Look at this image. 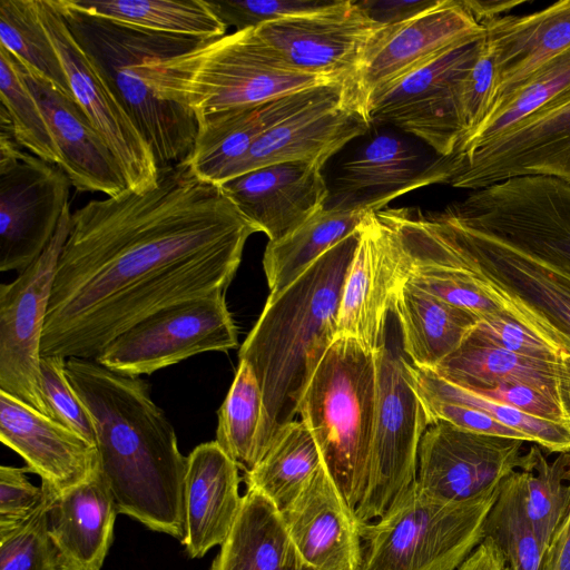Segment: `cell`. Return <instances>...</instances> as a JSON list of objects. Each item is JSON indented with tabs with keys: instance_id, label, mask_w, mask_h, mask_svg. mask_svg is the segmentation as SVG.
Wrapping results in <instances>:
<instances>
[{
	"instance_id": "6da1fadb",
	"label": "cell",
	"mask_w": 570,
	"mask_h": 570,
	"mask_svg": "<svg viewBox=\"0 0 570 570\" xmlns=\"http://www.w3.org/2000/svg\"><path fill=\"white\" fill-rule=\"evenodd\" d=\"M258 233L186 163L142 193L71 214L56 268L42 355L96 360L120 334L171 305L225 292Z\"/></svg>"
},
{
	"instance_id": "7a4b0ae2",
	"label": "cell",
	"mask_w": 570,
	"mask_h": 570,
	"mask_svg": "<svg viewBox=\"0 0 570 570\" xmlns=\"http://www.w3.org/2000/svg\"><path fill=\"white\" fill-rule=\"evenodd\" d=\"M66 374L94 420L99 466L118 513L183 541L187 456L148 383L76 357L67 358Z\"/></svg>"
},
{
	"instance_id": "3957f363",
	"label": "cell",
	"mask_w": 570,
	"mask_h": 570,
	"mask_svg": "<svg viewBox=\"0 0 570 570\" xmlns=\"http://www.w3.org/2000/svg\"><path fill=\"white\" fill-rule=\"evenodd\" d=\"M360 227L281 293L267 297L239 348L238 358L249 363L263 393V455L277 431L294 420L312 375L336 338L342 291Z\"/></svg>"
},
{
	"instance_id": "277c9868",
	"label": "cell",
	"mask_w": 570,
	"mask_h": 570,
	"mask_svg": "<svg viewBox=\"0 0 570 570\" xmlns=\"http://www.w3.org/2000/svg\"><path fill=\"white\" fill-rule=\"evenodd\" d=\"M73 38L153 149L159 169L190 157L198 122L194 112L158 98L141 76L153 59L181 55L200 39L145 30L56 0Z\"/></svg>"
},
{
	"instance_id": "5b68a950",
	"label": "cell",
	"mask_w": 570,
	"mask_h": 570,
	"mask_svg": "<svg viewBox=\"0 0 570 570\" xmlns=\"http://www.w3.org/2000/svg\"><path fill=\"white\" fill-rule=\"evenodd\" d=\"M141 76L158 98L191 110L197 120L346 82L287 66L255 28L203 40L181 55L149 60L141 66Z\"/></svg>"
},
{
	"instance_id": "8992f818",
	"label": "cell",
	"mask_w": 570,
	"mask_h": 570,
	"mask_svg": "<svg viewBox=\"0 0 570 570\" xmlns=\"http://www.w3.org/2000/svg\"><path fill=\"white\" fill-rule=\"evenodd\" d=\"M375 403V354L352 338L336 337L312 375L297 414L354 511L368 478Z\"/></svg>"
},
{
	"instance_id": "52a82bcc",
	"label": "cell",
	"mask_w": 570,
	"mask_h": 570,
	"mask_svg": "<svg viewBox=\"0 0 570 570\" xmlns=\"http://www.w3.org/2000/svg\"><path fill=\"white\" fill-rule=\"evenodd\" d=\"M500 490L445 502L422 493L415 482L389 513L360 525L358 570H458L484 539V522Z\"/></svg>"
},
{
	"instance_id": "ba28073f",
	"label": "cell",
	"mask_w": 570,
	"mask_h": 570,
	"mask_svg": "<svg viewBox=\"0 0 570 570\" xmlns=\"http://www.w3.org/2000/svg\"><path fill=\"white\" fill-rule=\"evenodd\" d=\"M474 278L521 324L570 354V272L549 266L436 213Z\"/></svg>"
},
{
	"instance_id": "9c48e42d",
	"label": "cell",
	"mask_w": 570,
	"mask_h": 570,
	"mask_svg": "<svg viewBox=\"0 0 570 570\" xmlns=\"http://www.w3.org/2000/svg\"><path fill=\"white\" fill-rule=\"evenodd\" d=\"M446 209L462 225L570 272V184L543 176L510 178Z\"/></svg>"
},
{
	"instance_id": "30bf717a",
	"label": "cell",
	"mask_w": 570,
	"mask_h": 570,
	"mask_svg": "<svg viewBox=\"0 0 570 570\" xmlns=\"http://www.w3.org/2000/svg\"><path fill=\"white\" fill-rule=\"evenodd\" d=\"M374 354L375 416L367 483L355 510L358 525L389 513L414 487L419 446L429 428L403 352L386 342Z\"/></svg>"
},
{
	"instance_id": "8fae6325",
	"label": "cell",
	"mask_w": 570,
	"mask_h": 570,
	"mask_svg": "<svg viewBox=\"0 0 570 570\" xmlns=\"http://www.w3.org/2000/svg\"><path fill=\"white\" fill-rule=\"evenodd\" d=\"M485 38L484 29L373 96L366 107L371 125L392 124L441 157L452 156L465 136L464 82Z\"/></svg>"
},
{
	"instance_id": "7c38bea8",
	"label": "cell",
	"mask_w": 570,
	"mask_h": 570,
	"mask_svg": "<svg viewBox=\"0 0 570 570\" xmlns=\"http://www.w3.org/2000/svg\"><path fill=\"white\" fill-rule=\"evenodd\" d=\"M238 345V333L225 292L185 301L138 322L96 358L117 373L149 375L205 352Z\"/></svg>"
},
{
	"instance_id": "4fadbf2b",
	"label": "cell",
	"mask_w": 570,
	"mask_h": 570,
	"mask_svg": "<svg viewBox=\"0 0 570 570\" xmlns=\"http://www.w3.org/2000/svg\"><path fill=\"white\" fill-rule=\"evenodd\" d=\"M71 214L69 203L39 258L11 283L0 286V391L50 417L41 390V347L56 268L71 228Z\"/></svg>"
},
{
	"instance_id": "5bb4252c",
	"label": "cell",
	"mask_w": 570,
	"mask_h": 570,
	"mask_svg": "<svg viewBox=\"0 0 570 570\" xmlns=\"http://www.w3.org/2000/svg\"><path fill=\"white\" fill-rule=\"evenodd\" d=\"M36 6L73 98L115 154L129 188L136 193L153 188L159 167L151 147L73 38L56 0H36Z\"/></svg>"
},
{
	"instance_id": "9a60e30c",
	"label": "cell",
	"mask_w": 570,
	"mask_h": 570,
	"mask_svg": "<svg viewBox=\"0 0 570 570\" xmlns=\"http://www.w3.org/2000/svg\"><path fill=\"white\" fill-rule=\"evenodd\" d=\"M71 181L56 165L19 150L0 157V271H26L53 237Z\"/></svg>"
},
{
	"instance_id": "2e32d148",
	"label": "cell",
	"mask_w": 570,
	"mask_h": 570,
	"mask_svg": "<svg viewBox=\"0 0 570 570\" xmlns=\"http://www.w3.org/2000/svg\"><path fill=\"white\" fill-rule=\"evenodd\" d=\"M442 161L445 184L456 188L478 190L524 176L570 184V101Z\"/></svg>"
},
{
	"instance_id": "e0dca14e",
	"label": "cell",
	"mask_w": 570,
	"mask_h": 570,
	"mask_svg": "<svg viewBox=\"0 0 570 570\" xmlns=\"http://www.w3.org/2000/svg\"><path fill=\"white\" fill-rule=\"evenodd\" d=\"M483 31L463 0H439L407 21L385 26L346 82L348 101L367 117L366 107L373 96Z\"/></svg>"
},
{
	"instance_id": "ac0fdd59",
	"label": "cell",
	"mask_w": 570,
	"mask_h": 570,
	"mask_svg": "<svg viewBox=\"0 0 570 570\" xmlns=\"http://www.w3.org/2000/svg\"><path fill=\"white\" fill-rule=\"evenodd\" d=\"M524 441L430 425L417 453L416 487L433 499L468 501L498 489L522 464Z\"/></svg>"
},
{
	"instance_id": "d6986e66",
	"label": "cell",
	"mask_w": 570,
	"mask_h": 570,
	"mask_svg": "<svg viewBox=\"0 0 570 570\" xmlns=\"http://www.w3.org/2000/svg\"><path fill=\"white\" fill-rule=\"evenodd\" d=\"M357 1L255 28L259 39L287 66L316 76L350 81L384 28Z\"/></svg>"
},
{
	"instance_id": "ffe728a7",
	"label": "cell",
	"mask_w": 570,
	"mask_h": 570,
	"mask_svg": "<svg viewBox=\"0 0 570 570\" xmlns=\"http://www.w3.org/2000/svg\"><path fill=\"white\" fill-rule=\"evenodd\" d=\"M405 281L406 265L400 239L374 210L360 227V239L342 291L336 337L352 338L366 351L376 353L387 342L393 298Z\"/></svg>"
},
{
	"instance_id": "44dd1931",
	"label": "cell",
	"mask_w": 570,
	"mask_h": 570,
	"mask_svg": "<svg viewBox=\"0 0 570 570\" xmlns=\"http://www.w3.org/2000/svg\"><path fill=\"white\" fill-rule=\"evenodd\" d=\"M322 168L323 165L313 161L277 163L219 186L257 232L274 242L325 208L330 189Z\"/></svg>"
},
{
	"instance_id": "7402d4cb",
	"label": "cell",
	"mask_w": 570,
	"mask_h": 570,
	"mask_svg": "<svg viewBox=\"0 0 570 570\" xmlns=\"http://www.w3.org/2000/svg\"><path fill=\"white\" fill-rule=\"evenodd\" d=\"M370 126L364 112L347 100L345 82L330 96L266 131L226 171L222 183L253 169L284 161H313L324 166L330 157L350 140L366 132Z\"/></svg>"
},
{
	"instance_id": "603a6c76",
	"label": "cell",
	"mask_w": 570,
	"mask_h": 570,
	"mask_svg": "<svg viewBox=\"0 0 570 570\" xmlns=\"http://www.w3.org/2000/svg\"><path fill=\"white\" fill-rule=\"evenodd\" d=\"M16 59V58H14ZM60 151V169L80 191L117 197L130 189L115 154L75 98H70L16 59Z\"/></svg>"
},
{
	"instance_id": "cb8c5ba5",
	"label": "cell",
	"mask_w": 570,
	"mask_h": 570,
	"mask_svg": "<svg viewBox=\"0 0 570 570\" xmlns=\"http://www.w3.org/2000/svg\"><path fill=\"white\" fill-rule=\"evenodd\" d=\"M0 440L40 476L42 487L55 492L86 481L100 468L96 445L3 391Z\"/></svg>"
},
{
	"instance_id": "d4e9b609",
	"label": "cell",
	"mask_w": 570,
	"mask_h": 570,
	"mask_svg": "<svg viewBox=\"0 0 570 570\" xmlns=\"http://www.w3.org/2000/svg\"><path fill=\"white\" fill-rule=\"evenodd\" d=\"M302 559L314 570H358L362 539L355 511L324 464L296 500L281 512Z\"/></svg>"
},
{
	"instance_id": "484cf974",
	"label": "cell",
	"mask_w": 570,
	"mask_h": 570,
	"mask_svg": "<svg viewBox=\"0 0 570 570\" xmlns=\"http://www.w3.org/2000/svg\"><path fill=\"white\" fill-rule=\"evenodd\" d=\"M436 183H445L441 159L423 168L402 139L377 135L341 166L325 207L380 210L410 190Z\"/></svg>"
},
{
	"instance_id": "4316f807",
	"label": "cell",
	"mask_w": 570,
	"mask_h": 570,
	"mask_svg": "<svg viewBox=\"0 0 570 570\" xmlns=\"http://www.w3.org/2000/svg\"><path fill=\"white\" fill-rule=\"evenodd\" d=\"M483 28L495 72L488 118L538 69L570 48V0L524 16H500Z\"/></svg>"
},
{
	"instance_id": "83f0119b",
	"label": "cell",
	"mask_w": 570,
	"mask_h": 570,
	"mask_svg": "<svg viewBox=\"0 0 570 570\" xmlns=\"http://www.w3.org/2000/svg\"><path fill=\"white\" fill-rule=\"evenodd\" d=\"M43 489L47 527L59 570H100L118 510L100 470L63 491Z\"/></svg>"
},
{
	"instance_id": "f1b7e54d",
	"label": "cell",
	"mask_w": 570,
	"mask_h": 570,
	"mask_svg": "<svg viewBox=\"0 0 570 570\" xmlns=\"http://www.w3.org/2000/svg\"><path fill=\"white\" fill-rule=\"evenodd\" d=\"M239 468L216 441L197 445L187 456L184 479V539L190 558L222 546L239 513Z\"/></svg>"
},
{
	"instance_id": "f546056e",
	"label": "cell",
	"mask_w": 570,
	"mask_h": 570,
	"mask_svg": "<svg viewBox=\"0 0 570 570\" xmlns=\"http://www.w3.org/2000/svg\"><path fill=\"white\" fill-rule=\"evenodd\" d=\"M344 82L305 89L268 102L198 119L193 153L186 164L202 179L219 185L266 131L330 96Z\"/></svg>"
},
{
	"instance_id": "4dcf8cb0",
	"label": "cell",
	"mask_w": 570,
	"mask_h": 570,
	"mask_svg": "<svg viewBox=\"0 0 570 570\" xmlns=\"http://www.w3.org/2000/svg\"><path fill=\"white\" fill-rule=\"evenodd\" d=\"M392 313L401 330L403 354L426 370H434L455 352L480 321L407 281L394 295Z\"/></svg>"
},
{
	"instance_id": "1f68e13d",
	"label": "cell",
	"mask_w": 570,
	"mask_h": 570,
	"mask_svg": "<svg viewBox=\"0 0 570 570\" xmlns=\"http://www.w3.org/2000/svg\"><path fill=\"white\" fill-rule=\"evenodd\" d=\"M210 570H314L297 552L281 512L247 489L230 532Z\"/></svg>"
},
{
	"instance_id": "d6a6232c",
	"label": "cell",
	"mask_w": 570,
	"mask_h": 570,
	"mask_svg": "<svg viewBox=\"0 0 570 570\" xmlns=\"http://www.w3.org/2000/svg\"><path fill=\"white\" fill-rule=\"evenodd\" d=\"M556 363L518 355L471 333L455 352L432 371L455 385L475 392L493 390L503 384H524L557 399Z\"/></svg>"
},
{
	"instance_id": "836d02e7",
	"label": "cell",
	"mask_w": 570,
	"mask_h": 570,
	"mask_svg": "<svg viewBox=\"0 0 570 570\" xmlns=\"http://www.w3.org/2000/svg\"><path fill=\"white\" fill-rule=\"evenodd\" d=\"M372 212L325 207L284 237L268 242L263 256L268 296L281 293L322 255L357 230Z\"/></svg>"
},
{
	"instance_id": "e575fe53",
	"label": "cell",
	"mask_w": 570,
	"mask_h": 570,
	"mask_svg": "<svg viewBox=\"0 0 570 570\" xmlns=\"http://www.w3.org/2000/svg\"><path fill=\"white\" fill-rule=\"evenodd\" d=\"M323 460L305 423L293 420L274 435L258 463L247 473V489L266 497L279 512L287 509L312 481Z\"/></svg>"
},
{
	"instance_id": "d590c367",
	"label": "cell",
	"mask_w": 570,
	"mask_h": 570,
	"mask_svg": "<svg viewBox=\"0 0 570 570\" xmlns=\"http://www.w3.org/2000/svg\"><path fill=\"white\" fill-rule=\"evenodd\" d=\"M77 8L145 30L209 40L227 27L207 0H70Z\"/></svg>"
},
{
	"instance_id": "8d00e7d4",
	"label": "cell",
	"mask_w": 570,
	"mask_h": 570,
	"mask_svg": "<svg viewBox=\"0 0 570 570\" xmlns=\"http://www.w3.org/2000/svg\"><path fill=\"white\" fill-rule=\"evenodd\" d=\"M217 417L215 441L240 470L249 472L263 455L266 411L259 383L248 362L239 360Z\"/></svg>"
},
{
	"instance_id": "74e56055",
	"label": "cell",
	"mask_w": 570,
	"mask_h": 570,
	"mask_svg": "<svg viewBox=\"0 0 570 570\" xmlns=\"http://www.w3.org/2000/svg\"><path fill=\"white\" fill-rule=\"evenodd\" d=\"M569 101L570 48L538 69L453 155L471 150L501 136L522 121Z\"/></svg>"
},
{
	"instance_id": "f35d334b",
	"label": "cell",
	"mask_w": 570,
	"mask_h": 570,
	"mask_svg": "<svg viewBox=\"0 0 570 570\" xmlns=\"http://www.w3.org/2000/svg\"><path fill=\"white\" fill-rule=\"evenodd\" d=\"M524 511L544 553L570 509V452L549 462L539 445L518 470Z\"/></svg>"
},
{
	"instance_id": "ab89813d",
	"label": "cell",
	"mask_w": 570,
	"mask_h": 570,
	"mask_svg": "<svg viewBox=\"0 0 570 570\" xmlns=\"http://www.w3.org/2000/svg\"><path fill=\"white\" fill-rule=\"evenodd\" d=\"M410 382L416 393L480 410L500 423L525 434L532 443L550 453L570 452V429L564 423L531 416L476 392L455 385L432 370L407 361Z\"/></svg>"
},
{
	"instance_id": "60d3db41",
	"label": "cell",
	"mask_w": 570,
	"mask_h": 570,
	"mask_svg": "<svg viewBox=\"0 0 570 570\" xmlns=\"http://www.w3.org/2000/svg\"><path fill=\"white\" fill-rule=\"evenodd\" d=\"M0 46L23 66L73 98L56 48L39 19L36 0H0Z\"/></svg>"
},
{
	"instance_id": "b9f144b4",
	"label": "cell",
	"mask_w": 570,
	"mask_h": 570,
	"mask_svg": "<svg viewBox=\"0 0 570 570\" xmlns=\"http://www.w3.org/2000/svg\"><path fill=\"white\" fill-rule=\"evenodd\" d=\"M484 538L499 548L510 570H542L544 550L524 511L518 470L501 484L484 522Z\"/></svg>"
},
{
	"instance_id": "7bdbcfd3",
	"label": "cell",
	"mask_w": 570,
	"mask_h": 570,
	"mask_svg": "<svg viewBox=\"0 0 570 570\" xmlns=\"http://www.w3.org/2000/svg\"><path fill=\"white\" fill-rule=\"evenodd\" d=\"M0 99L21 147L46 163L60 167L62 158L49 124L26 81L14 57L0 46Z\"/></svg>"
},
{
	"instance_id": "ee69618b",
	"label": "cell",
	"mask_w": 570,
	"mask_h": 570,
	"mask_svg": "<svg viewBox=\"0 0 570 570\" xmlns=\"http://www.w3.org/2000/svg\"><path fill=\"white\" fill-rule=\"evenodd\" d=\"M0 570H59L48 533L46 495L29 518L0 527Z\"/></svg>"
},
{
	"instance_id": "f6af8a7d",
	"label": "cell",
	"mask_w": 570,
	"mask_h": 570,
	"mask_svg": "<svg viewBox=\"0 0 570 570\" xmlns=\"http://www.w3.org/2000/svg\"><path fill=\"white\" fill-rule=\"evenodd\" d=\"M66 361L59 355H42L40 380L45 402L55 421L96 445L94 420L66 374Z\"/></svg>"
},
{
	"instance_id": "bcb514c9",
	"label": "cell",
	"mask_w": 570,
	"mask_h": 570,
	"mask_svg": "<svg viewBox=\"0 0 570 570\" xmlns=\"http://www.w3.org/2000/svg\"><path fill=\"white\" fill-rule=\"evenodd\" d=\"M337 0H245L208 1L218 19L235 31L257 28L264 23L323 11Z\"/></svg>"
},
{
	"instance_id": "7dc6e473",
	"label": "cell",
	"mask_w": 570,
	"mask_h": 570,
	"mask_svg": "<svg viewBox=\"0 0 570 570\" xmlns=\"http://www.w3.org/2000/svg\"><path fill=\"white\" fill-rule=\"evenodd\" d=\"M472 334L518 355L550 363H556L561 352L517 321L507 309L480 320Z\"/></svg>"
},
{
	"instance_id": "c3c4849f",
	"label": "cell",
	"mask_w": 570,
	"mask_h": 570,
	"mask_svg": "<svg viewBox=\"0 0 570 570\" xmlns=\"http://www.w3.org/2000/svg\"><path fill=\"white\" fill-rule=\"evenodd\" d=\"M416 394L423 404L429 426L438 422H446L474 433L531 442L525 434L500 423L480 410L439 400L426 394Z\"/></svg>"
},
{
	"instance_id": "681fc988",
	"label": "cell",
	"mask_w": 570,
	"mask_h": 570,
	"mask_svg": "<svg viewBox=\"0 0 570 570\" xmlns=\"http://www.w3.org/2000/svg\"><path fill=\"white\" fill-rule=\"evenodd\" d=\"M494 81V60L485 38L481 53L464 82L462 105L465 136L460 146L485 120L491 107Z\"/></svg>"
},
{
	"instance_id": "f907efd6",
	"label": "cell",
	"mask_w": 570,
	"mask_h": 570,
	"mask_svg": "<svg viewBox=\"0 0 570 570\" xmlns=\"http://www.w3.org/2000/svg\"><path fill=\"white\" fill-rule=\"evenodd\" d=\"M28 471L27 468L0 466V527L26 520L43 503L45 492L29 481Z\"/></svg>"
},
{
	"instance_id": "816d5d0a",
	"label": "cell",
	"mask_w": 570,
	"mask_h": 570,
	"mask_svg": "<svg viewBox=\"0 0 570 570\" xmlns=\"http://www.w3.org/2000/svg\"><path fill=\"white\" fill-rule=\"evenodd\" d=\"M476 393L531 416L564 423L557 399L528 385L503 384L493 390Z\"/></svg>"
},
{
	"instance_id": "f5cc1de1",
	"label": "cell",
	"mask_w": 570,
	"mask_h": 570,
	"mask_svg": "<svg viewBox=\"0 0 570 570\" xmlns=\"http://www.w3.org/2000/svg\"><path fill=\"white\" fill-rule=\"evenodd\" d=\"M439 0H361L357 3L375 22L399 24L435 6Z\"/></svg>"
},
{
	"instance_id": "db71d44e",
	"label": "cell",
	"mask_w": 570,
	"mask_h": 570,
	"mask_svg": "<svg viewBox=\"0 0 570 570\" xmlns=\"http://www.w3.org/2000/svg\"><path fill=\"white\" fill-rule=\"evenodd\" d=\"M542 570H570V509L544 553Z\"/></svg>"
},
{
	"instance_id": "11a10c76",
	"label": "cell",
	"mask_w": 570,
	"mask_h": 570,
	"mask_svg": "<svg viewBox=\"0 0 570 570\" xmlns=\"http://www.w3.org/2000/svg\"><path fill=\"white\" fill-rule=\"evenodd\" d=\"M505 559L499 548L484 538L458 570H500Z\"/></svg>"
},
{
	"instance_id": "9f6ffc18",
	"label": "cell",
	"mask_w": 570,
	"mask_h": 570,
	"mask_svg": "<svg viewBox=\"0 0 570 570\" xmlns=\"http://www.w3.org/2000/svg\"><path fill=\"white\" fill-rule=\"evenodd\" d=\"M556 391L563 421L570 429V354L563 351L556 363Z\"/></svg>"
},
{
	"instance_id": "6f0895ef",
	"label": "cell",
	"mask_w": 570,
	"mask_h": 570,
	"mask_svg": "<svg viewBox=\"0 0 570 570\" xmlns=\"http://www.w3.org/2000/svg\"><path fill=\"white\" fill-rule=\"evenodd\" d=\"M465 7L474 17V19L483 27V24L501 13L508 12L524 0H463Z\"/></svg>"
},
{
	"instance_id": "680465c9",
	"label": "cell",
	"mask_w": 570,
	"mask_h": 570,
	"mask_svg": "<svg viewBox=\"0 0 570 570\" xmlns=\"http://www.w3.org/2000/svg\"><path fill=\"white\" fill-rule=\"evenodd\" d=\"M500 570H510L507 562L502 566V568Z\"/></svg>"
}]
</instances>
